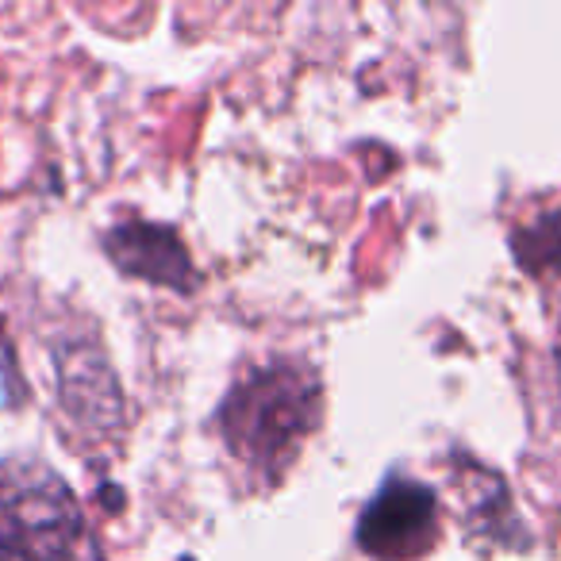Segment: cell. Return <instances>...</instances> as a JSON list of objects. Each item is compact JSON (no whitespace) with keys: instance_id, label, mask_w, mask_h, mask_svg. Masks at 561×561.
I'll return each instance as SVG.
<instances>
[{"instance_id":"6da1fadb","label":"cell","mask_w":561,"mask_h":561,"mask_svg":"<svg viewBox=\"0 0 561 561\" xmlns=\"http://www.w3.org/2000/svg\"><path fill=\"white\" fill-rule=\"evenodd\" d=\"M323 420V381L308 362L273 358L234 377L216 412L227 454L254 484H277Z\"/></svg>"},{"instance_id":"7a4b0ae2","label":"cell","mask_w":561,"mask_h":561,"mask_svg":"<svg viewBox=\"0 0 561 561\" xmlns=\"http://www.w3.org/2000/svg\"><path fill=\"white\" fill-rule=\"evenodd\" d=\"M0 561H104L70 484L39 461H0Z\"/></svg>"},{"instance_id":"3957f363","label":"cell","mask_w":561,"mask_h":561,"mask_svg":"<svg viewBox=\"0 0 561 561\" xmlns=\"http://www.w3.org/2000/svg\"><path fill=\"white\" fill-rule=\"evenodd\" d=\"M438 496L435 489L392 473L358 515L354 542L374 561H412L438 542Z\"/></svg>"},{"instance_id":"277c9868","label":"cell","mask_w":561,"mask_h":561,"mask_svg":"<svg viewBox=\"0 0 561 561\" xmlns=\"http://www.w3.org/2000/svg\"><path fill=\"white\" fill-rule=\"evenodd\" d=\"M55 385L66 420L89 438L124 427V392L96 339H66L55 351Z\"/></svg>"},{"instance_id":"5b68a950","label":"cell","mask_w":561,"mask_h":561,"mask_svg":"<svg viewBox=\"0 0 561 561\" xmlns=\"http://www.w3.org/2000/svg\"><path fill=\"white\" fill-rule=\"evenodd\" d=\"M104 254L112 265L127 277L150 280L173 293H196L201 289V270L188 257L185 242L173 227L147 224V219H119L104 231Z\"/></svg>"},{"instance_id":"8992f818","label":"cell","mask_w":561,"mask_h":561,"mask_svg":"<svg viewBox=\"0 0 561 561\" xmlns=\"http://www.w3.org/2000/svg\"><path fill=\"white\" fill-rule=\"evenodd\" d=\"M512 250L515 262L527 273H538V277L561 273V211H546V216L515 227Z\"/></svg>"},{"instance_id":"52a82bcc","label":"cell","mask_w":561,"mask_h":561,"mask_svg":"<svg viewBox=\"0 0 561 561\" xmlns=\"http://www.w3.org/2000/svg\"><path fill=\"white\" fill-rule=\"evenodd\" d=\"M466 500H469V523L481 530H492V538L496 542H507L504 530H500V523H515L512 515V500H507V484L500 481L496 473H489L484 469V489H473L466 477Z\"/></svg>"}]
</instances>
